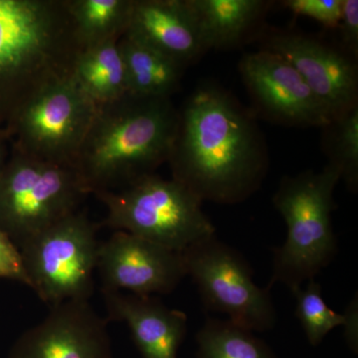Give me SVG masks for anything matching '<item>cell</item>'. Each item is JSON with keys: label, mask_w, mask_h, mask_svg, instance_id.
I'll list each match as a JSON object with an SVG mask.
<instances>
[{"label": "cell", "mask_w": 358, "mask_h": 358, "mask_svg": "<svg viewBox=\"0 0 358 358\" xmlns=\"http://www.w3.org/2000/svg\"><path fill=\"white\" fill-rule=\"evenodd\" d=\"M343 0H287L285 7L296 15L307 16L329 29L338 28Z\"/></svg>", "instance_id": "603a6c76"}, {"label": "cell", "mask_w": 358, "mask_h": 358, "mask_svg": "<svg viewBox=\"0 0 358 358\" xmlns=\"http://www.w3.org/2000/svg\"><path fill=\"white\" fill-rule=\"evenodd\" d=\"M109 319L126 322L141 358H178L188 331L185 313L157 296L103 292Z\"/></svg>", "instance_id": "5bb4252c"}, {"label": "cell", "mask_w": 358, "mask_h": 358, "mask_svg": "<svg viewBox=\"0 0 358 358\" xmlns=\"http://www.w3.org/2000/svg\"><path fill=\"white\" fill-rule=\"evenodd\" d=\"M341 180L338 169L327 164L319 173L284 176L273 204L284 218L287 238L273 252L268 286H286L293 293L333 262L338 252L333 226L334 192Z\"/></svg>", "instance_id": "277c9868"}, {"label": "cell", "mask_w": 358, "mask_h": 358, "mask_svg": "<svg viewBox=\"0 0 358 358\" xmlns=\"http://www.w3.org/2000/svg\"><path fill=\"white\" fill-rule=\"evenodd\" d=\"M264 46L293 66L334 120L357 107V66L341 47L294 32L274 33Z\"/></svg>", "instance_id": "8fae6325"}, {"label": "cell", "mask_w": 358, "mask_h": 358, "mask_svg": "<svg viewBox=\"0 0 358 358\" xmlns=\"http://www.w3.org/2000/svg\"><path fill=\"white\" fill-rule=\"evenodd\" d=\"M73 76L96 106L129 94L124 59L115 40L83 49L75 62Z\"/></svg>", "instance_id": "ac0fdd59"}, {"label": "cell", "mask_w": 358, "mask_h": 358, "mask_svg": "<svg viewBox=\"0 0 358 358\" xmlns=\"http://www.w3.org/2000/svg\"><path fill=\"white\" fill-rule=\"evenodd\" d=\"M119 47L129 95L171 99L176 93L185 65L126 35L119 40Z\"/></svg>", "instance_id": "e0dca14e"}, {"label": "cell", "mask_w": 358, "mask_h": 358, "mask_svg": "<svg viewBox=\"0 0 358 358\" xmlns=\"http://www.w3.org/2000/svg\"><path fill=\"white\" fill-rule=\"evenodd\" d=\"M0 279L20 282L30 288L20 250L2 231H0Z\"/></svg>", "instance_id": "cb8c5ba5"}, {"label": "cell", "mask_w": 358, "mask_h": 358, "mask_svg": "<svg viewBox=\"0 0 358 358\" xmlns=\"http://www.w3.org/2000/svg\"><path fill=\"white\" fill-rule=\"evenodd\" d=\"M96 110V103L71 74L35 94L6 131L16 152L41 162L72 164Z\"/></svg>", "instance_id": "9c48e42d"}, {"label": "cell", "mask_w": 358, "mask_h": 358, "mask_svg": "<svg viewBox=\"0 0 358 358\" xmlns=\"http://www.w3.org/2000/svg\"><path fill=\"white\" fill-rule=\"evenodd\" d=\"M173 179L202 202L241 203L268 173L265 141L251 115L218 87L203 86L179 112L167 160Z\"/></svg>", "instance_id": "6da1fadb"}, {"label": "cell", "mask_w": 358, "mask_h": 358, "mask_svg": "<svg viewBox=\"0 0 358 358\" xmlns=\"http://www.w3.org/2000/svg\"><path fill=\"white\" fill-rule=\"evenodd\" d=\"M82 50L68 0H0V129Z\"/></svg>", "instance_id": "3957f363"}, {"label": "cell", "mask_w": 358, "mask_h": 358, "mask_svg": "<svg viewBox=\"0 0 358 358\" xmlns=\"http://www.w3.org/2000/svg\"><path fill=\"white\" fill-rule=\"evenodd\" d=\"M98 225L76 211L20 247L30 288L47 305L90 301L98 268Z\"/></svg>", "instance_id": "52a82bcc"}, {"label": "cell", "mask_w": 358, "mask_h": 358, "mask_svg": "<svg viewBox=\"0 0 358 358\" xmlns=\"http://www.w3.org/2000/svg\"><path fill=\"white\" fill-rule=\"evenodd\" d=\"M205 51L236 46L266 13L261 0H187Z\"/></svg>", "instance_id": "2e32d148"}, {"label": "cell", "mask_w": 358, "mask_h": 358, "mask_svg": "<svg viewBox=\"0 0 358 358\" xmlns=\"http://www.w3.org/2000/svg\"><path fill=\"white\" fill-rule=\"evenodd\" d=\"M88 194L71 164L41 162L13 150L0 178V231L20 248L78 211Z\"/></svg>", "instance_id": "8992f818"}, {"label": "cell", "mask_w": 358, "mask_h": 358, "mask_svg": "<svg viewBox=\"0 0 358 358\" xmlns=\"http://www.w3.org/2000/svg\"><path fill=\"white\" fill-rule=\"evenodd\" d=\"M186 275L199 289L208 312L227 315L228 320L253 333L272 331L277 310L271 288H261L246 259L216 235L183 251Z\"/></svg>", "instance_id": "ba28073f"}, {"label": "cell", "mask_w": 358, "mask_h": 358, "mask_svg": "<svg viewBox=\"0 0 358 358\" xmlns=\"http://www.w3.org/2000/svg\"><path fill=\"white\" fill-rule=\"evenodd\" d=\"M195 339L196 358H278L265 341L228 320L208 317Z\"/></svg>", "instance_id": "ffe728a7"}, {"label": "cell", "mask_w": 358, "mask_h": 358, "mask_svg": "<svg viewBox=\"0 0 358 358\" xmlns=\"http://www.w3.org/2000/svg\"><path fill=\"white\" fill-rule=\"evenodd\" d=\"M108 214L102 225L182 253L216 235L199 197L174 179L150 174L117 192L95 194Z\"/></svg>", "instance_id": "5b68a950"}, {"label": "cell", "mask_w": 358, "mask_h": 358, "mask_svg": "<svg viewBox=\"0 0 358 358\" xmlns=\"http://www.w3.org/2000/svg\"><path fill=\"white\" fill-rule=\"evenodd\" d=\"M0 138H7L8 140V134L4 129H0Z\"/></svg>", "instance_id": "83f0119b"}, {"label": "cell", "mask_w": 358, "mask_h": 358, "mask_svg": "<svg viewBox=\"0 0 358 358\" xmlns=\"http://www.w3.org/2000/svg\"><path fill=\"white\" fill-rule=\"evenodd\" d=\"M324 148L348 189L358 188V106L334 119L326 128Z\"/></svg>", "instance_id": "44dd1931"}, {"label": "cell", "mask_w": 358, "mask_h": 358, "mask_svg": "<svg viewBox=\"0 0 358 358\" xmlns=\"http://www.w3.org/2000/svg\"><path fill=\"white\" fill-rule=\"evenodd\" d=\"M7 138H0V178H1L2 173H3L4 167H6L7 162Z\"/></svg>", "instance_id": "4316f807"}, {"label": "cell", "mask_w": 358, "mask_h": 358, "mask_svg": "<svg viewBox=\"0 0 358 358\" xmlns=\"http://www.w3.org/2000/svg\"><path fill=\"white\" fill-rule=\"evenodd\" d=\"M134 0H68L83 49L119 41L128 29Z\"/></svg>", "instance_id": "d6986e66"}, {"label": "cell", "mask_w": 358, "mask_h": 358, "mask_svg": "<svg viewBox=\"0 0 358 358\" xmlns=\"http://www.w3.org/2000/svg\"><path fill=\"white\" fill-rule=\"evenodd\" d=\"M124 35L185 66L206 52L187 0H134Z\"/></svg>", "instance_id": "9a60e30c"}, {"label": "cell", "mask_w": 358, "mask_h": 358, "mask_svg": "<svg viewBox=\"0 0 358 358\" xmlns=\"http://www.w3.org/2000/svg\"><path fill=\"white\" fill-rule=\"evenodd\" d=\"M240 72L257 106L275 121L326 128L333 115L293 66L272 52L247 54Z\"/></svg>", "instance_id": "4fadbf2b"}, {"label": "cell", "mask_w": 358, "mask_h": 358, "mask_svg": "<svg viewBox=\"0 0 358 358\" xmlns=\"http://www.w3.org/2000/svg\"><path fill=\"white\" fill-rule=\"evenodd\" d=\"M292 294L296 299V317L313 348L319 346L334 329L343 327L345 317L327 305L322 286L315 280L306 282Z\"/></svg>", "instance_id": "7402d4cb"}, {"label": "cell", "mask_w": 358, "mask_h": 358, "mask_svg": "<svg viewBox=\"0 0 358 358\" xmlns=\"http://www.w3.org/2000/svg\"><path fill=\"white\" fill-rule=\"evenodd\" d=\"M179 110L171 99L126 95L96 106L72 166L92 194L117 192L167 162Z\"/></svg>", "instance_id": "7a4b0ae2"}, {"label": "cell", "mask_w": 358, "mask_h": 358, "mask_svg": "<svg viewBox=\"0 0 358 358\" xmlns=\"http://www.w3.org/2000/svg\"><path fill=\"white\" fill-rule=\"evenodd\" d=\"M341 48L357 60L358 54V1L343 0L338 25Z\"/></svg>", "instance_id": "d4e9b609"}, {"label": "cell", "mask_w": 358, "mask_h": 358, "mask_svg": "<svg viewBox=\"0 0 358 358\" xmlns=\"http://www.w3.org/2000/svg\"><path fill=\"white\" fill-rule=\"evenodd\" d=\"M108 322L90 301L52 306L42 322L21 334L9 358H115Z\"/></svg>", "instance_id": "7c38bea8"}, {"label": "cell", "mask_w": 358, "mask_h": 358, "mask_svg": "<svg viewBox=\"0 0 358 358\" xmlns=\"http://www.w3.org/2000/svg\"><path fill=\"white\" fill-rule=\"evenodd\" d=\"M96 271L103 292L141 296L173 293L186 277L182 254L124 231L101 242Z\"/></svg>", "instance_id": "30bf717a"}, {"label": "cell", "mask_w": 358, "mask_h": 358, "mask_svg": "<svg viewBox=\"0 0 358 358\" xmlns=\"http://www.w3.org/2000/svg\"><path fill=\"white\" fill-rule=\"evenodd\" d=\"M345 317L343 322V329H345V341L348 350L355 355H358V299L357 293L353 296L352 300L350 301L346 307L345 313H343Z\"/></svg>", "instance_id": "484cf974"}]
</instances>
